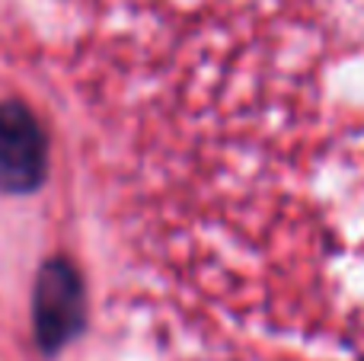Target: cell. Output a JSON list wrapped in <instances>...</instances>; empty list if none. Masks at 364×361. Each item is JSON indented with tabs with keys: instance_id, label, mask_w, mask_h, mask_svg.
<instances>
[{
	"instance_id": "cell-1",
	"label": "cell",
	"mask_w": 364,
	"mask_h": 361,
	"mask_svg": "<svg viewBox=\"0 0 364 361\" xmlns=\"http://www.w3.org/2000/svg\"><path fill=\"white\" fill-rule=\"evenodd\" d=\"M80 272L68 259H48L36 275L32 291V330L45 355L61 352L87 320Z\"/></svg>"
},
{
	"instance_id": "cell-2",
	"label": "cell",
	"mask_w": 364,
	"mask_h": 361,
	"mask_svg": "<svg viewBox=\"0 0 364 361\" xmlns=\"http://www.w3.org/2000/svg\"><path fill=\"white\" fill-rule=\"evenodd\" d=\"M48 176V134L32 109L0 102V192L26 195Z\"/></svg>"
}]
</instances>
